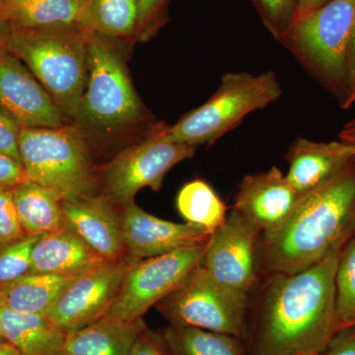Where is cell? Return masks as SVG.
Here are the masks:
<instances>
[{"mask_svg":"<svg viewBox=\"0 0 355 355\" xmlns=\"http://www.w3.org/2000/svg\"><path fill=\"white\" fill-rule=\"evenodd\" d=\"M261 234L251 222L232 209L210 236L202 259L203 268L219 284L249 293L258 277Z\"/></svg>","mask_w":355,"mask_h":355,"instance_id":"cell-12","label":"cell"},{"mask_svg":"<svg viewBox=\"0 0 355 355\" xmlns=\"http://www.w3.org/2000/svg\"><path fill=\"white\" fill-rule=\"evenodd\" d=\"M22 125L0 106V153L19 161V137Z\"/></svg>","mask_w":355,"mask_h":355,"instance_id":"cell-32","label":"cell"},{"mask_svg":"<svg viewBox=\"0 0 355 355\" xmlns=\"http://www.w3.org/2000/svg\"><path fill=\"white\" fill-rule=\"evenodd\" d=\"M120 209L125 253L139 260L207 244L212 234L193 224L176 223L151 216L137 207L135 200Z\"/></svg>","mask_w":355,"mask_h":355,"instance_id":"cell-14","label":"cell"},{"mask_svg":"<svg viewBox=\"0 0 355 355\" xmlns=\"http://www.w3.org/2000/svg\"><path fill=\"white\" fill-rule=\"evenodd\" d=\"M6 342V340H3V338H1V336H0V343Z\"/></svg>","mask_w":355,"mask_h":355,"instance_id":"cell-41","label":"cell"},{"mask_svg":"<svg viewBox=\"0 0 355 355\" xmlns=\"http://www.w3.org/2000/svg\"><path fill=\"white\" fill-rule=\"evenodd\" d=\"M0 355H21L15 347L7 342L0 343Z\"/></svg>","mask_w":355,"mask_h":355,"instance_id":"cell-39","label":"cell"},{"mask_svg":"<svg viewBox=\"0 0 355 355\" xmlns=\"http://www.w3.org/2000/svg\"><path fill=\"white\" fill-rule=\"evenodd\" d=\"M160 331L171 355H244L236 336L171 324Z\"/></svg>","mask_w":355,"mask_h":355,"instance_id":"cell-26","label":"cell"},{"mask_svg":"<svg viewBox=\"0 0 355 355\" xmlns=\"http://www.w3.org/2000/svg\"><path fill=\"white\" fill-rule=\"evenodd\" d=\"M27 180L22 163L0 153V191H12Z\"/></svg>","mask_w":355,"mask_h":355,"instance_id":"cell-34","label":"cell"},{"mask_svg":"<svg viewBox=\"0 0 355 355\" xmlns=\"http://www.w3.org/2000/svg\"><path fill=\"white\" fill-rule=\"evenodd\" d=\"M355 236V159L338 176L301 198L282 226L263 234L270 272L292 275L343 251Z\"/></svg>","mask_w":355,"mask_h":355,"instance_id":"cell-2","label":"cell"},{"mask_svg":"<svg viewBox=\"0 0 355 355\" xmlns=\"http://www.w3.org/2000/svg\"><path fill=\"white\" fill-rule=\"evenodd\" d=\"M19 153L27 179L58 191L64 200L97 195L99 177L77 123L21 128Z\"/></svg>","mask_w":355,"mask_h":355,"instance_id":"cell-4","label":"cell"},{"mask_svg":"<svg viewBox=\"0 0 355 355\" xmlns=\"http://www.w3.org/2000/svg\"><path fill=\"white\" fill-rule=\"evenodd\" d=\"M146 327L142 318L127 321L106 315L88 326L67 331L64 354L130 355Z\"/></svg>","mask_w":355,"mask_h":355,"instance_id":"cell-19","label":"cell"},{"mask_svg":"<svg viewBox=\"0 0 355 355\" xmlns=\"http://www.w3.org/2000/svg\"><path fill=\"white\" fill-rule=\"evenodd\" d=\"M282 95L272 71L253 76L228 72L205 104L182 116L167 132L175 141L188 146H211L254 111L266 108Z\"/></svg>","mask_w":355,"mask_h":355,"instance_id":"cell-7","label":"cell"},{"mask_svg":"<svg viewBox=\"0 0 355 355\" xmlns=\"http://www.w3.org/2000/svg\"><path fill=\"white\" fill-rule=\"evenodd\" d=\"M155 306L171 326L202 329L240 340L246 335L248 294L219 284L202 265Z\"/></svg>","mask_w":355,"mask_h":355,"instance_id":"cell-8","label":"cell"},{"mask_svg":"<svg viewBox=\"0 0 355 355\" xmlns=\"http://www.w3.org/2000/svg\"><path fill=\"white\" fill-rule=\"evenodd\" d=\"M41 236L27 235L18 241L0 246V288L31 273L33 247Z\"/></svg>","mask_w":355,"mask_h":355,"instance_id":"cell-28","label":"cell"},{"mask_svg":"<svg viewBox=\"0 0 355 355\" xmlns=\"http://www.w3.org/2000/svg\"><path fill=\"white\" fill-rule=\"evenodd\" d=\"M12 191H0V246L24 238Z\"/></svg>","mask_w":355,"mask_h":355,"instance_id":"cell-30","label":"cell"},{"mask_svg":"<svg viewBox=\"0 0 355 355\" xmlns=\"http://www.w3.org/2000/svg\"><path fill=\"white\" fill-rule=\"evenodd\" d=\"M9 30H10V27L0 20V46H1V44H3V42L6 41Z\"/></svg>","mask_w":355,"mask_h":355,"instance_id":"cell-40","label":"cell"},{"mask_svg":"<svg viewBox=\"0 0 355 355\" xmlns=\"http://www.w3.org/2000/svg\"><path fill=\"white\" fill-rule=\"evenodd\" d=\"M139 19L137 0H91L83 29L107 38L135 39Z\"/></svg>","mask_w":355,"mask_h":355,"instance_id":"cell-24","label":"cell"},{"mask_svg":"<svg viewBox=\"0 0 355 355\" xmlns=\"http://www.w3.org/2000/svg\"><path fill=\"white\" fill-rule=\"evenodd\" d=\"M139 261L127 254L77 275L46 316L65 333L106 316L116 303L128 272Z\"/></svg>","mask_w":355,"mask_h":355,"instance_id":"cell-11","label":"cell"},{"mask_svg":"<svg viewBox=\"0 0 355 355\" xmlns=\"http://www.w3.org/2000/svg\"><path fill=\"white\" fill-rule=\"evenodd\" d=\"M0 106L23 128H55L69 123L31 70L3 46H0Z\"/></svg>","mask_w":355,"mask_h":355,"instance_id":"cell-13","label":"cell"},{"mask_svg":"<svg viewBox=\"0 0 355 355\" xmlns=\"http://www.w3.org/2000/svg\"><path fill=\"white\" fill-rule=\"evenodd\" d=\"M338 331L355 327V236L343 250L336 272Z\"/></svg>","mask_w":355,"mask_h":355,"instance_id":"cell-27","label":"cell"},{"mask_svg":"<svg viewBox=\"0 0 355 355\" xmlns=\"http://www.w3.org/2000/svg\"><path fill=\"white\" fill-rule=\"evenodd\" d=\"M64 223L106 261L125 257L121 209L102 193L62 202Z\"/></svg>","mask_w":355,"mask_h":355,"instance_id":"cell-16","label":"cell"},{"mask_svg":"<svg viewBox=\"0 0 355 355\" xmlns=\"http://www.w3.org/2000/svg\"><path fill=\"white\" fill-rule=\"evenodd\" d=\"M12 193L26 235H43L64 227V198L58 191L27 180Z\"/></svg>","mask_w":355,"mask_h":355,"instance_id":"cell-23","label":"cell"},{"mask_svg":"<svg viewBox=\"0 0 355 355\" xmlns=\"http://www.w3.org/2000/svg\"><path fill=\"white\" fill-rule=\"evenodd\" d=\"M207 244L144 259L130 268L109 316L133 321L176 291L202 265Z\"/></svg>","mask_w":355,"mask_h":355,"instance_id":"cell-10","label":"cell"},{"mask_svg":"<svg viewBox=\"0 0 355 355\" xmlns=\"http://www.w3.org/2000/svg\"><path fill=\"white\" fill-rule=\"evenodd\" d=\"M263 25L277 41H282L294 25L298 0H252Z\"/></svg>","mask_w":355,"mask_h":355,"instance_id":"cell-29","label":"cell"},{"mask_svg":"<svg viewBox=\"0 0 355 355\" xmlns=\"http://www.w3.org/2000/svg\"><path fill=\"white\" fill-rule=\"evenodd\" d=\"M176 207L187 223L214 232L225 221L227 207L216 191L202 180L189 182L178 193Z\"/></svg>","mask_w":355,"mask_h":355,"instance_id":"cell-25","label":"cell"},{"mask_svg":"<svg viewBox=\"0 0 355 355\" xmlns=\"http://www.w3.org/2000/svg\"><path fill=\"white\" fill-rule=\"evenodd\" d=\"M302 193L287 181L279 168L248 175L238 186L233 209L242 214L261 235L282 226L293 214Z\"/></svg>","mask_w":355,"mask_h":355,"instance_id":"cell-15","label":"cell"},{"mask_svg":"<svg viewBox=\"0 0 355 355\" xmlns=\"http://www.w3.org/2000/svg\"><path fill=\"white\" fill-rule=\"evenodd\" d=\"M77 275L29 273L0 288V307L46 315Z\"/></svg>","mask_w":355,"mask_h":355,"instance_id":"cell-22","label":"cell"},{"mask_svg":"<svg viewBox=\"0 0 355 355\" xmlns=\"http://www.w3.org/2000/svg\"><path fill=\"white\" fill-rule=\"evenodd\" d=\"M24 62L69 121H76L88 76V33L79 27H10L1 44Z\"/></svg>","mask_w":355,"mask_h":355,"instance_id":"cell-3","label":"cell"},{"mask_svg":"<svg viewBox=\"0 0 355 355\" xmlns=\"http://www.w3.org/2000/svg\"><path fill=\"white\" fill-rule=\"evenodd\" d=\"M342 252L301 272L275 273L263 291L253 355H318L338 333L336 272Z\"/></svg>","mask_w":355,"mask_h":355,"instance_id":"cell-1","label":"cell"},{"mask_svg":"<svg viewBox=\"0 0 355 355\" xmlns=\"http://www.w3.org/2000/svg\"><path fill=\"white\" fill-rule=\"evenodd\" d=\"M331 0H298L297 12H296L295 23L302 20L306 16L314 12L318 8L328 3ZM292 28V27H291Z\"/></svg>","mask_w":355,"mask_h":355,"instance_id":"cell-37","label":"cell"},{"mask_svg":"<svg viewBox=\"0 0 355 355\" xmlns=\"http://www.w3.org/2000/svg\"><path fill=\"white\" fill-rule=\"evenodd\" d=\"M338 140L347 144L355 153V119L349 121L338 135Z\"/></svg>","mask_w":355,"mask_h":355,"instance_id":"cell-38","label":"cell"},{"mask_svg":"<svg viewBox=\"0 0 355 355\" xmlns=\"http://www.w3.org/2000/svg\"><path fill=\"white\" fill-rule=\"evenodd\" d=\"M289 163L287 181L305 195L338 176L355 159V153L342 141L294 140L284 156Z\"/></svg>","mask_w":355,"mask_h":355,"instance_id":"cell-17","label":"cell"},{"mask_svg":"<svg viewBox=\"0 0 355 355\" xmlns=\"http://www.w3.org/2000/svg\"><path fill=\"white\" fill-rule=\"evenodd\" d=\"M87 33V83L76 123L111 135L142 120L144 108L118 48L120 40Z\"/></svg>","mask_w":355,"mask_h":355,"instance_id":"cell-5","label":"cell"},{"mask_svg":"<svg viewBox=\"0 0 355 355\" xmlns=\"http://www.w3.org/2000/svg\"><path fill=\"white\" fill-rule=\"evenodd\" d=\"M91 0H0V20L20 29L79 27Z\"/></svg>","mask_w":355,"mask_h":355,"instance_id":"cell-20","label":"cell"},{"mask_svg":"<svg viewBox=\"0 0 355 355\" xmlns=\"http://www.w3.org/2000/svg\"><path fill=\"white\" fill-rule=\"evenodd\" d=\"M139 19L135 39H147L166 21L168 0H137Z\"/></svg>","mask_w":355,"mask_h":355,"instance_id":"cell-31","label":"cell"},{"mask_svg":"<svg viewBox=\"0 0 355 355\" xmlns=\"http://www.w3.org/2000/svg\"><path fill=\"white\" fill-rule=\"evenodd\" d=\"M0 336L21 355H65L67 333L46 315L0 307Z\"/></svg>","mask_w":355,"mask_h":355,"instance_id":"cell-21","label":"cell"},{"mask_svg":"<svg viewBox=\"0 0 355 355\" xmlns=\"http://www.w3.org/2000/svg\"><path fill=\"white\" fill-rule=\"evenodd\" d=\"M355 103V19L352 38H350L349 50L347 55V83L345 93L340 107L349 109Z\"/></svg>","mask_w":355,"mask_h":355,"instance_id":"cell-36","label":"cell"},{"mask_svg":"<svg viewBox=\"0 0 355 355\" xmlns=\"http://www.w3.org/2000/svg\"><path fill=\"white\" fill-rule=\"evenodd\" d=\"M167 128H154L141 141L123 150L103 169L100 193L116 207L135 200L142 189L160 190L167 173L181 161L193 157L197 147L175 141Z\"/></svg>","mask_w":355,"mask_h":355,"instance_id":"cell-9","label":"cell"},{"mask_svg":"<svg viewBox=\"0 0 355 355\" xmlns=\"http://www.w3.org/2000/svg\"><path fill=\"white\" fill-rule=\"evenodd\" d=\"M354 19L355 0H331L292 26L280 41L340 104L345 97Z\"/></svg>","mask_w":355,"mask_h":355,"instance_id":"cell-6","label":"cell"},{"mask_svg":"<svg viewBox=\"0 0 355 355\" xmlns=\"http://www.w3.org/2000/svg\"><path fill=\"white\" fill-rule=\"evenodd\" d=\"M318 355H355V327L338 331Z\"/></svg>","mask_w":355,"mask_h":355,"instance_id":"cell-35","label":"cell"},{"mask_svg":"<svg viewBox=\"0 0 355 355\" xmlns=\"http://www.w3.org/2000/svg\"><path fill=\"white\" fill-rule=\"evenodd\" d=\"M105 261L64 226L42 235L33 247L31 273L79 275Z\"/></svg>","mask_w":355,"mask_h":355,"instance_id":"cell-18","label":"cell"},{"mask_svg":"<svg viewBox=\"0 0 355 355\" xmlns=\"http://www.w3.org/2000/svg\"><path fill=\"white\" fill-rule=\"evenodd\" d=\"M130 355H171L161 331L146 327L137 336Z\"/></svg>","mask_w":355,"mask_h":355,"instance_id":"cell-33","label":"cell"}]
</instances>
